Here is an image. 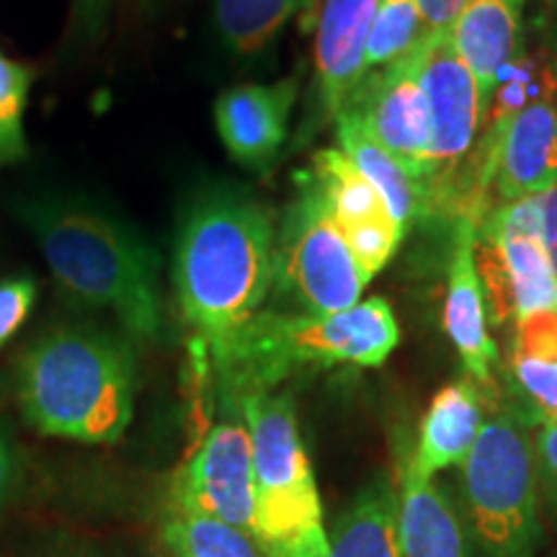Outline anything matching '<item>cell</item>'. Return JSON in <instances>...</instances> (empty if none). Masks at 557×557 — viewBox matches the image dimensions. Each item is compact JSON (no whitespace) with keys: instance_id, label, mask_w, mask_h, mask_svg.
Listing matches in <instances>:
<instances>
[{"instance_id":"obj_11","label":"cell","mask_w":557,"mask_h":557,"mask_svg":"<svg viewBox=\"0 0 557 557\" xmlns=\"http://www.w3.org/2000/svg\"><path fill=\"white\" fill-rule=\"evenodd\" d=\"M233 413L207 431L205 442L173 478L171 496L212 513L227 524L256 532V478L253 447L238 403ZM256 540V537H253Z\"/></svg>"},{"instance_id":"obj_28","label":"cell","mask_w":557,"mask_h":557,"mask_svg":"<svg viewBox=\"0 0 557 557\" xmlns=\"http://www.w3.org/2000/svg\"><path fill=\"white\" fill-rule=\"evenodd\" d=\"M421 13V39H438L455 32L465 0H416Z\"/></svg>"},{"instance_id":"obj_2","label":"cell","mask_w":557,"mask_h":557,"mask_svg":"<svg viewBox=\"0 0 557 557\" xmlns=\"http://www.w3.org/2000/svg\"><path fill=\"white\" fill-rule=\"evenodd\" d=\"M16 220L37 240L54 282L70 299L109 312L139 341L160 336V263L135 230L83 201L47 194L21 197Z\"/></svg>"},{"instance_id":"obj_32","label":"cell","mask_w":557,"mask_h":557,"mask_svg":"<svg viewBox=\"0 0 557 557\" xmlns=\"http://www.w3.org/2000/svg\"><path fill=\"white\" fill-rule=\"evenodd\" d=\"M537 207H540V220H542V238H545L549 261L557 274V181L545 194H540Z\"/></svg>"},{"instance_id":"obj_8","label":"cell","mask_w":557,"mask_h":557,"mask_svg":"<svg viewBox=\"0 0 557 557\" xmlns=\"http://www.w3.org/2000/svg\"><path fill=\"white\" fill-rule=\"evenodd\" d=\"M421 88L431 129V218L480 220V205L465 184V163L472 158L487 103L472 70L459 58L451 34L426 39Z\"/></svg>"},{"instance_id":"obj_19","label":"cell","mask_w":557,"mask_h":557,"mask_svg":"<svg viewBox=\"0 0 557 557\" xmlns=\"http://www.w3.org/2000/svg\"><path fill=\"white\" fill-rule=\"evenodd\" d=\"M403 557H468L462 521L434 478L421 475L410 459L400 475Z\"/></svg>"},{"instance_id":"obj_17","label":"cell","mask_w":557,"mask_h":557,"mask_svg":"<svg viewBox=\"0 0 557 557\" xmlns=\"http://www.w3.org/2000/svg\"><path fill=\"white\" fill-rule=\"evenodd\" d=\"M527 0H465L455 32V47L472 70L485 103L498 86L500 73L519 47Z\"/></svg>"},{"instance_id":"obj_9","label":"cell","mask_w":557,"mask_h":557,"mask_svg":"<svg viewBox=\"0 0 557 557\" xmlns=\"http://www.w3.org/2000/svg\"><path fill=\"white\" fill-rule=\"evenodd\" d=\"M478 274L496 323L557 310V274L549 261L537 199L506 201L483 222Z\"/></svg>"},{"instance_id":"obj_10","label":"cell","mask_w":557,"mask_h":557,"mask_svg":"<svg viewBox=\"0 0 557 557\" xmlns=\"http://www.w3.org/2000/svg\"><path fill=\"white\" fill-rule=\"evenodd\" d=\"M426 45L429 41L421 39L406 58L367 73L341 111H348L367 135L429 191L431 129L426 96L421 88Z\"/></svg>"},{"instance_id":"obj_24","label":"cell","mask_w":557,"mask_h":557,"mask_svg":"<svg viewBox=\"0 0 557 557\" xmlns=\"http://www.w3.org/2000/svg\"><path fill=\"white\" fill-rule=\"evenodd\" d=\"M312 5L315 0H218L214 24L227 50L250 60L267 52L284 26Z\"/></svg>"},{"instance_id":"obj_33","label":"cell","mask_w":557,"mask_h":557,"mask_svg":"<svg viewBox=\"0 0 557 557\" xmlns=\"http://www.w3.org/2000/svg\"><path fill=\"white\" fill-rule=\"evenodd\" d=\"M553 73H555V81H557V52H555V67H553Z\"/></svg>"},{"instance_id":"obj_3","label":"cell","mask_w":557,"mask_h":557,"mask_svg":"<svg viewBox=\"0 0 557 557\" xmlns=\"http://www.w3.org/2000/svg\"><path fill=\"white\" fill-rule=\"evenodd\" d=\"M137 367L127 341L60 325L26 348L18 403L32 429L83 444H114L135 413Z\"/></svg>"},{"instance_id":"obj_20","label":"cell","mask_w":557,"mask_h":557,"mask_svg":"<svg viewBox=\"0 0 557 557\" xmlns=\"http://www.w3.org/2000/svg\"><path fill=\"white\" fill-rule=\"evenodd\" d=\"M325 557H403L400 493L389 478L361 487L329 532Z\"/></svg>"},{"instance_id":"obj_29","label":"cell","mask_w":557,"mask_h":557,"mask_svg":"<svg viewBox=\"0 0 557 557\" xmlns=\"http://www.w3.org/2000/svg\"><path fill=\"white\" fill-rule=\"evenodd\" d=\"M537 449V470L545 491L557 506V421H540V431L534 436Z\"/></svg>"},{"instance_id":"obj_1","label":"cell","mask_w":557,"mask_h":557,"mask_svg":"<svg viewBox=\"0 0 557 557\" xmlns=\"http://www.w3.org/2000/svg\"><path fill=\"white\" fill-rule=\"evenodd\" d=\"M274 240L269 209L235 189L201 191L181 214L173 287L214 361L259 315L274 287Z\"/></svg>"},{"instance_id":"obj_22","label":"cell","mask_w":557,"mask_h":557,"mask_svg":"<svg viewBox=\"0 0 557 557\" xmlns=\"http://www.w3.org/2000/svg\"><path fill=\"white\" fill-rule=\"evenodd\" d=\"M511 374L540 410V421H557V310L517 320Z\"/></svg>"},{"instance_id":"obj_12","label":"cell","mask_w":557,"mask_h":557,"mask_svg":"<svg viewBox=\"0 0 557 557\" xmlns=\"http://www.w3.org/2000/svg\"><path fill=\"white\" fill-rule=\"evenodd\" d=\"M310 176L323 191L333 222L351 248L359 269L372 282L395 256L406 227L387 207L377 186L338 148L318 150Z\"/></svg>"},{"instance_id":"obj_25","label":"cell","mask_w":557,"mask_h":557,"mask_svg":"<svg viewBox=\"0 0 557 557\" xmlns=\"http://www.w3.org/2000/svg\"><path fill=\"white\" fill-rule=\"evenodd\" d=\"M34 78L29 65L0 52V171L24 163L29 156L24 122Z\"/></svg>"},{"instance_id":"obj_15","label":"cell","mask_w":557,"mask_h":557,"mask_svg":"<svg viewBox=\"0 0 557 557\" xmlns=\"http://www.w3.org/2000/svg\"><path fill=\"white\" fill-rule=\"evenodd\" d=\"M496 191L506 201L532 199L557 181V83L534 96L496 143Z\"/></svg>"},{"instance_id":"obj_16","label":"cell","mask_w":557,"mask_h":557,"mask_svg":"<svg viewBox=\"0 0 557 557\" xmlns=\"http://www.w3.org/2000/svg\"><path fill=\"white\" fill-rule=\"evenodd\" d=\"M478 220H455V250L449 261L447 302H444V329L455 344L459 361L472 382L487 385L493 364L498 361V348L487 333L485 292L475 261Z\"/></svg>"},{"instance_id":"obj_4","label":"cell","mask_w":557,"mask_h":557,"mask_svg":"<svg viewBox=\"0 0 557 557\" xmlns=\"http://www.w3.org/2000/svg\"><path fill=\"white\" fill-rule=\"evenodd\" d=\"M398 341L393 308L369 297L329 315L259 312L214 364L227 398H240L271 389L302 367H380Z\"/></svg>"},{"instance_id":"obj_23","label":"cell","mask_w":557,"mask_h":557,"mask_svg":"<svg viewBox=\"0 0 557 557\" xmlns=\"http://www.w3.org/2000/svg\"><path fill=\"white\" fill-rule=\"evenodd\" d=\"M160 534L173 557H263L259 542L248 532L171 493Z\"/></svg>"},{"instance_id":"obj_14","label":"cell","mask_w":557,"mask_h":557,"mask_svg":"<svg viewBox=\"0 0 557 557\" xmlns=\"http://www.w3.org/2000/svg\"><path fill=\"white\" fill-rule=\"evenodd\" d=\"M380 0H323L315 32V103L320 120H336L367 75V41Z\"/></svg>"},{"instance_id":"obj_6","label":"cell","mask_w":557,"mask_h":557,"mask_svg":"<svg viewBox=\"0 0 557 557\" xmlns=\"http://www.w3.org/2000/svg\"><path fill=\"white\" fill-rule=\"evenodd\" d=\"M459 472L465 517L485 555L534 557L540 470L527 423L511 410L487 418Z\"/></svg>"},{"instance_id":"obj_21","label":"cell","mask_w":557,"mask_h":557,"mask_svg":"<svg viewBox=\"0 0 557 557\" xmlns=\"http://www.w3.org/2000/svg\"><path fill=\"white\" fill-rule=\"evenodd\" d=\"M333 122H336L338 150L377 186L403 227H408L416 220L431 218L429 191L421 181H416L398 160L387 150H382L348 111H338Z\"/></svg>"},{"instance_id":"obj_18","label":"cell","mask_w":557,"mask_h":557,"mask_svg":"<svg viewBox=\"0 0 557 557\" xmlns=\"http://www.w3.org/2000/svg\"><path fill=\"white\" fill-rule=\"evenodd\" d=\"M483 423V406L475 382L462 380L442 387L423 416L410 465L426 478H434L447 468H459L475 447Z\"/></svg>"},{"instance_id":"obj_30","label":"cell","mask_w":557,"mask_h":557,"mask_svg":"<svg viewBox=\"0 0 557 557\" xmlns=\"http://www.w3.org/2000/svg\"><path fill=\"white\" fill-rule=\"evenodd\" d=\"M18 449L13 444V438L5 429V423L0 421V511L9 504L13 491L18 483Z\"/></svg>"},{"instance_id":"obj_31","label":"cell","mask_w":557,"mask_h":557,"mask_svg":"<svg viewBox=\"0 0 557 557\" xmlns=\"http://www.w3.org/2000/svg\"><path fill=\"white\" fill-rule=\"evenodd\" d=\"M114 0H73V21L78 37H96L107 24Z\"/></svg>"},{"instance_id":"obj_13","label":"cell","mask_w":557,"mask_h":557,"mask_svg":"<svg viewBox=\"0 0 557 557\" xmlns=\"http://www.w3.org/2000/svg\"><path fill=\"white\" fill-rule=\"evenodd\" d=\"M299 81L246 83L227 88L214 101V127L235 163L263 171L276 160L289 137V116Z\"/></svg>"},{"instance_id":"obj_27","label":"cell","mask_w":557,"mask_h":557,"mask_svg":"<svg viewBox=\"0 0 557 557\" xmlns=\"http://www.w3.org/2000/svg\"><path fill=\"white\" fill-rule=\"evenodd\" d=\"M37 302V284L29 276L0 282V348L13 338Z\"/></svg>"},{"instance_id":"obj_5","label":"cell","mask_w":557,"mask_h":557,"mask_svg":"<svg viewBox=\"0 0 557 557\" xmlns=\"http://www.w3.org/2000/svg\"><path fill=\"white\" fill-rule=\"evenodd\" d=\"M238 403L253 447L256 532L263 557H325L329 529L308 449L287 393H246Z\"/></svg>"},{"instance_id":"obj_7","label":"cell","mask_w":557,"mask_h":557,"mask_svg":"<svg viewBox=\"0 0 557 557\" xmlns=\"http://www.w3.org/2000/svg\"><path fill=\"white\" fill-rule=\"evenodd\" d=\"M274 284L305 315L354 308L369 284L310 173L274 240Z\"/></svg>"},{"instance_id":"obj_26","label":"cell","mask_w":557,"mask_h":557,"mask_svg":"<svg viewBox=\"0 0 557 557\" xmlns=\"http://www.w3.org/2000/svg\"><path fill=\"white\" fill-rule=\"evenodd\" d=\"M421 41V13L416 0H380L367 41V73L393 65Z\"/></svg>"}]
</instances>
